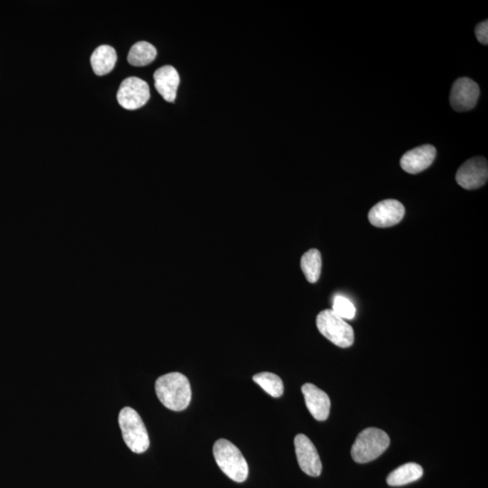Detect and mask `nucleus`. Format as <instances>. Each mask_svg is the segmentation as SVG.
Returning a JSON list of instances; mask_svg holds the SVG:
<instances>
[{"mask_svg": "<svg viewBox=\"0 0 488 488\" xmlns=\"http://www.w3.org/2000/svg\"><path fill=\"white\" fill-rule=\"evenodd\" d=\"M155 388L161 403L174 412L186 410L191 402V386L186 376L182 374H164L158 378Z\"/></svg>", "mask_w": 488, "mask_h": 488, "instance_id": "1", "label": "nucleus"}, {"mask_svg": "<svg viewBox=\"0 0 488 488\" xmlns=\"http://www.w3.org/2000/svg\"><path fill=\"white\" fill-rule=\"evenodd\" d=\"M213 457L221 470L234 482L247 480L249 467L240 449L227 439H218L213 445Z\"/></svg>", "mask_w": 488, "mask_h": 488, "instance_id": "2", "label": "nucleus"}, {"mask_svg": "<svg viewBox=\"0 0 488 488\" xmlns=\"http://www.w3.org/2000/svg\"><path fill=\"white\" fill-rule=\"evenodd\" d=\"M390 445V438L386 432L376 428H368L359 433L351 449L352 458L357 463H368L376 460Z\"/></svg>", "mask_w": 488, "mask_h": 488, "instance_id": "3", "label": "nucleus"}, {"mask_svg": "<svg viewBox=\"0 0 488 488\" xmlns=\"http://www.w3.org/2000/svg\"><path fill=\"white\" fill-rule=\"evenodd\" d=\"M122 437L134 453L141 454L150 447V437L141 417L131 407H125L119 415Z\"/></svg>", "mask_w": 488, "mask_h": 488, "instance_id": "4", "label": "nucleus"}, {"mask_svg": "<svg viewBox=\"0 0 488 488\" xmlns=\"http://www.w3.org/2000/svg\"><path fill=\"white\" fill-rule=\"evenodd\" d=\"M316 326L326 339L339 347H351L355 341L353 328L332 309H326L316 316Z\"/></svg>", "mask_w": 488, "mask_h": 488, "instance_id": "5", "label": "nucleus"}, {"mask_svg": "<svg viewBox=\"0 0 488 488\" xmlns=\"http://www.w3.org/2000/svg\"><path fill=\"white\" fill-rule=\"evenodd\" d=\"M150 98V86L138 77H129L121 83L117 93L119 105L129 111L140 109Z\"/></svg>", "mask_w": 488, "mask_h": 488, "instance_id": "6", "label": "nucleus"}, {"mask_svg": "<svg viewBox=\"0 0 488 488\" xmlns=\"http://www.w3.org/2000/svg\"><path fill=\"white\" fill-rule=\"evenodd\" d=\"M488 164L486 158L476 157L468 160L458 169L456 180L464 189H480L487 182Z\"/></svg>", "mask_w": 488, "mask_h": 488, "instance_id": "7", "label": "nucleus"}, {"mask_svg": "<svg viewBox=\"0 0 488 488\" xmlns=\"http://www.w3.org/2000/svg\"><path fill=\"white\" fill-rule=\"evenodd\" d=\"M405 215L402 203L394 199L383 200L378 203L368 213L369 222L376 227L387 228L398 225Z\"/></svg>", "mask_w": 488, "mask_h": 488, "instance_id": "8", "label": "nucleus"}, {"mask_svg": "<svg viewBox=\"0 0 488 488\" xmlns=\"http://www.w3.org/2000/svg\"><path fill=\"white\" fill-rule=\"evenodd\" d=\"M294 444L297 462L304 473L310 477H319L322 472V463L313 442L306 435L299 434L294 439Z\"/></svg>", "mask_w": 488, "mask_h": 488, "instance_id": "9", "label": "nucleus"}, {"mask_svg": "<svg viewBox=\"0 0 488 488\" xmlns=\"http://www.w3.org/2000/svg\"><path fill=\"white\" fill-rule=\"evenodd\" d=\"M480 97V87L473 80L463 77L456 81L452 86L451 103L455 111H470L476 106Z\"/></svg>", "mask_w": 488, "mask_h": 488, "instance_id": "10", "label": "nucleus"}, {"mask_svg": "<svg viewBox=\"0 0 488 488\" xmlns=\"http://www.w3.org/2000/svg\"><path fill=\"white\" fill-rule=\"evenodd\" d=\"M307 408L316 421L324 422L331 412V402L324 391L312 383H306L302 388Z\"/></svg>", "mask_w": 488, "mask_h": 488, "instance_id": "11", "label": "nucleus"}, {"mask_svg": "<svg viewBox=\"0 0 488 488\" xmlns=\"http://www.w3.org/2000/svg\"><path fill=\"white\" fill-rule=\"evenodd\" d=\"M436 157V148L432 145L413 148L400 160V167L409 174H418L428 169Z\"/></svg>", "mask_w": 488, "mask_h": 488, "instance_id": "12", "label": "nucleus"}, {"mask_svg": "<svg viewBox=\"0 0 488 488\" xmlns=\"http://www.w3.org/2000/svg\"><path fill=\"white\" fill-rule=\"evenodd\" d=\"M154 80L155 87L165 101L174 102L180 83L177 71L170 66L161 67L155 72Z\"/></svg>", "mask_w": 488, "mask_h": 488, "instance_id": "13", "label": "nucleus"}, {"mask_svg": "<svg viewBox=\"0 0 488 488\" xmlns=\"http://www.w3.org/2000/svg\"><path fill=\"white\" fill-rule=\"evenodd\" d=\"M117 62V53L109 45L97 47L90 56L93 72L98 76L111 73Z\"/></svg>", "mask_w": 488, "mask_h": 488, "instance_id": "14", "label": "nucleus"}, {"mask_svg": "<svg viewBox=\"0 0 488 488\" xmlns=\"http://www.w3.org/2000/svg\"><path fill=\"white\" fill-rule=\"evenodd\" d=\"M423 468L416 463H407L396 468L387 477L386 482L391 487H402L415 482L422 477Z\"/></svg>", "mask_w": 488, "mask_h": 488, "instance_id": "15", "label": "nucleus"}, {"mask_svg": "<svg viewBox=\"0 0 488 488\" xmlns=\"http://www.w3.org/2000/svg\"><path fill=\"white\" fill-rule=\"evenodd\" d=\"M157 54L153 44L145 41L138 42L129 50L128 61L131 66H145L156 59Z\"/></svg>", "mask_w": 488, "mask_h": 488, "instance_id": "16", "label": "nucleus"}, {"mask_svg": "<svg viewBox=\"0 0 488 488\" xmlns=\"http://www.w3.org/2000/svg\"><path fill=\"white\" fill-rule=\"evenodd\" d=\"M302 270L306 279L310 283H316L319 280L322 269V258L319 251L311 249L302 258Z\"/></svg>", "mask_w": 488, "mask_h": 488, "instance_id": "17", "label": "nucleus"}, {"mask_svg": "<svg viewBox=\"0 0 488 488\" xmlns=\"http://www.w3.org/2000/svg\"><path fill=\"white\" fill-rule=\"evenodd\" d=\"M254 381L258 386L263 388L264 392L274 398H279L283 394L282 380L275 374L268 373V371L257 374L254 376Z\"/></svg>", "mask_w": 488, "mask_h": 488, "instance_id": "18", "label": "nucleus"}, {"mask_svg": "<svg viewBox=\"0 0 488 488\" xmlns=\"http://www.w3.org/2000/svg\"><path fill=\"white\" fill-rule=\"evenodd\" d=\"M332 310L343 319H353L357 313L354 304L343 296L335 297Z\"/></svg>", "mask_w": 488, "mask_h": 488, "instance_id": "19", "label": "nucleus"}, {"mask_svg": "<svg viewBox=\"0 0 488 488\" xmlns=\"http://www.w3.org/2000/svg\"><path fill=\"white\" fill-rule=\"evenodd\" d=\"M476 37L481 44L487 45L488 44V21H484L478 24L475 29Z\"/></svg>", "mask_w": 488, "mask_h": 488, "instance_id": "20", "label": "nucleus"}]
</instances>
